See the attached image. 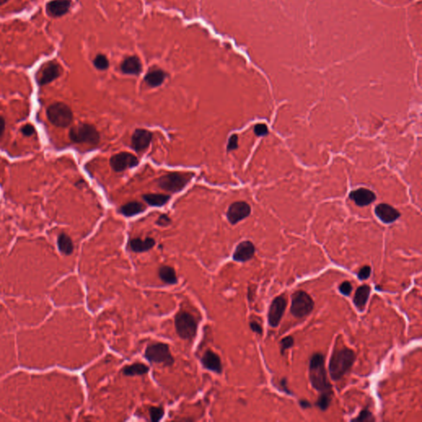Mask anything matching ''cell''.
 Here are the masks:
<instances>
[{
  "instance_id": "2e32d148",
  "label": "cell",
  "mask_w": 422,
  "mask_h": 422,
  "mask_svg": "<svg viewBox=\"0 0 422 422\" xmlns=\"http://www.w3.org/2000/svg\"><path fill=\"white\" fill-rule=\"evenodd\" d=\"M349 197L359 207L368 206L373 203L376 199L375 194L370 190L366 188H359L351 192Z\"/></svg>"
},
{
  "instance_id": "7402d4cb",
  "label": "cell",
  "mask_w": 422,
  "mask_h": 422,
  "mask_svg": "<svg viewBox=\"0 0 422 422\" xmlns=\"http://www.w3.org/2000/svg\"><path fill=\"white\" fill-rule=\"evenodd\" d=\"M158 275L161 280L168 285H176L177 283V277L173 268L169 265H162L158 270Z\"/></svg>"
},
{
  "instance_id": "ac0fdd59",
  "label": "cell",
  "mask_w": 422,
  "mask_h": 422,
  "mask_svg": "<svg viewBox=\"0 0 422 422\" xmlns=\"http://www.w3.org/2000/svg\"><path fill=\"white\" fill-rule=\"evenodd\" d=\"M202 364L207 369L214 373H221L223 371V366L219 356L210 350L204 354L202 358Z\"/></svg>"
},
{
  "instance_id": "277c9868",
  "label": "cell",
  "mask_w": 422,
  "mask_h": 422,
  "mask_svg": "<svg viewBox=\"0 0 422 422\" xmlns=\"http://www.w3.org/2000/svg\"><path fill=\"white\" fill-rule=\"evenodd\" d=\"M198 324L189 313L181 311L175 316V328L181 338L192 340L197 336Z\"/></svg>"
},
{
  "instance_id": "30bf717a",
  "label": "cell",
  "mask_w": 422,
  "mask_h": 422,
  "mask_svg": "<svg viewBox=\"0 0 422 422\" xmlns=\"http://www.w3.org/2000/svg\"><path fill=\"white\" fill-rule=\"evenodd\" d=\"M60 74H61V69L59 64H56L55 62L51 61L43 65L42 69H39L36 78L38 84L43 86L55 80L58 77H59Z\"/></svg>"
},
{
  "instance_id": "ba28073f",
  "label": "cell",
  "mask_w": 422,
  "mask_h": 422,
  "mask_svg": "<svg viewBox=\"0 0 422 422\" xmlns=\"http://www.w3.org/2000/svg\"><path fill=\"white\" fill-rule=\"evenodd\" d=\"M47 117L55 126L67 127L73 120V113L66 104L56 103L47 109Z\"/></svg>"
},
{
  "instance_id": "60d3db41",
  "label": "cell",
  "mask_w": 422,
  "mask_h": 422,
  "mask_svg": "<svg viewBox=\"0 0 422 422\" xmlns=\"http://www.w3.org/2000/svg\"><path fill=\"white\" fill-rule=\"evenodd\" d=\"M5 121L3 118L0 115V137L2 136V133L4 131Z\"/></svg>"
},
{
  "instance_id": "5b68a950",
  "label": "cell",
  "mask_w": 422,
  "mask_h": 422,
  "mask_svg": "<svg viewBox=\"0 0 422 422\" xmlns=\"http://www.w3.org/2000/svg\"><path fill=\"white\" fill-rule=\"evenodd\" d=\"M145 356L150 363L162 364L164 366H171L174 363L169 346L161 342L148 346Z\"/></svg>"
},
{
  "instance_id": "4dcf8cb0",
  "label": "cell",
  "mask_w": 422,
  "mask_h": 422,
  "mask_svg": "<svg viewBox=\"0 0 422 422\" xmlns=\"http://www.w3.org/2000/svg\"><path fill=\"white\" fill-rule=\"evenodd\" d=\"M150 415L152 422H159L164 416V410L162 408L152 407L150 409Z\"/></svg>"
},
{
  "instance_id": "7c38bea8",
  "label": "cell",
  "mask_w": 422,
  "mask_h": 422,
  "mask_svg": "<svg viewBox=\"0 0 422 422\" xmlns=\"http://www.w3.org/2000/svg\"><path fill=\"white\" fill-rule=\"evenodd\" d=\"M251 213V207L248 203L244 202H234L231 205L227 212V217L232 224H235L239 221L249 216Z\"/></svg>"
},
{
  "instance_id": "e0dca14e",
  "label": "cell",
  "mask_w": 422,
  "mask_h": 422,
  "mask_svg": "<svg viewBox=\"0 0 422 422\" xmlns=\"http://www.w3.org/2000/svg\"><path fill=\"white\" fill-rule=\"evenodd\" d=\"M375 213L378 218L385 223H393L401 216V213L395 208L388 204H379L377 206Z\"/></svg>"
},
{
  "instance_id": "4316f807",
  "label": "cell",
  "mask_w": 422,
  "mask_h": 422,
  "mask_svg": "<svg viewBox=\"0 0 422 422\" xmlns=\"http://www.w3.org/2000/svg\"><path fill=\"white\" fill-rule=\"evenodd\" d=\"M58 247L62 253L65 255H70L74 251V244L71 238L65 233H61L58 238Z\"/></svg>"
},
{
  "instance_id": "8992f818",
  "label": "cell",
  "mask_w": 422,
  "mask_h": 422,
  "mask_svg": "<svg viewBox=\"0 0 422 422\" xmlns=\"http://www.w3.org/2000/svg\"><path fill=\"white\" fill-rule=\"evenodd\" d=\"M193 177V173L171 172L164 175L158 180V185L160 188L167 192H177L182 191L190 180Z\"/></svg>"
},
{
  "instance_id": "83f0119b",
  "label": "cell",
  "mask_w": 422,
  "mask_h": 422,
  "mask_svg": "<svg viewBox=\"0 0 422 422\" xmlns=\"http://www.w3.org/2000/svg\"><path fill=\"white\" fill-rule=\"evenodd\" d=\"M332 393H321L316 401V405L321 411H326L331 404Z\"/></svg>"
},
{
  "instance_id": "3957f363",
  "label": "cell",
  "mask_w": 422,
  "mask_h": 422,
  "mask_svg": "<svg viewBox=\"0 0 422 422\" xmlns=\"http://www.w3.org/2000/svg\"><path fill=\"white\" fill-rule=\"evenodd\" d=\"M315 308V301L307 292L298 290L292 295L290 312L297 318H304L312 313Z\"/></svg>"
},
{
  "instance_id": "f546056e",
  "label": "cell",
  "mask_w": 422,
  "mask_h": 422,
  "mask_svg": "<svg viewBox=\"0 0 422 422\" xmlns=\"http://www.w3.org/2000/svg\"><path fill=\"white\" fill-rule=\"evenodd\" d=\"M352 422H374L375 418H373V414L368 409H364L361 411L357 418L352 419Z\"/></svg>"
},
{
  "instance_id": "b9f144b4",
  "label": "cell",
  "mask_w": 422,
  "mask_h": 422,
  "mask_svg": "<svg viewBox=\"0 0 422 422\" xmlns=\"http://www.w3.org/2000/svg\"><path fill=\"white\" fill-rule=\"evenodd\" d=\"M280 384H281L282 388H284V390H285L288 394H291V392H290V390H288V388L286 387V384H287L286 378H282V380L280 382Z\"/></svg>"
},
{
  "instance_id": "ab89813d",
  "label": "cell",
  "mask_w": 422,
  "mask_h": 422,
  "mask_svg": "<svg viewBox=\"0 0 422 422\" xmlns=\"http://www.w3.org/2000/svg\"><path fill=\"white\" fill-rule=\"evenodd\" d=\"M300 405L303 409H307V408L311 407V404H310V402H308V401L306 400H300Z\"/></svg>"
},
{
  "instance_id": "603a6c76",
  "label": "cell",
  "mask_w": 422,
  "mask_h": 422,
  "mask_svg": "<svg viewBox=\"0 0 422 422\" xmlns=\"http://www.w3.org/2000/svg\"><path fill=\"white\" fill-rule=\"evenodd\" d=\"M165 78H166V74L161 69H155L146 74L145 80L150 86L158 87L163 83Z\"/></svg>"
},
{
  "instance_id": "52a82bcc",
  "label": "cell",
  "mask_w": 422,
  "mask_h": 422,
  "mask_svg": "<svg viewBox=\"0 0 422 422\" xmlns=\"http://www.w3.org/2000/svg\"><path fill=\"white\" fill-rule=\"evenodd\" d=\"M69 138L74 143L89 145H97L100 140L99 131L94 125L89 124H79L72 128L69 131Z\"/></svg>"
},
{
  "instance_id": "d6986e66",
  "label": "cell",
  "mask_w": 422,
  "mask_h": 422,
  "mask_svg": "<svg viewBox=\"0 0 422 422\" xmlns=\"http://www.w3.org/2000/svg\"><path fill=\"white\" fill-rule=\"evenodd\" d=\"M371 293V288L369 285H361L356 290L354 296V305L360 312H363L366 310V305L368 302L369 298Z\"/></svg>"
},
{
  "instance_id": "8fae6325",
  "label": "cell",
  "mask_w": 422,
  "mask_h": 422,
  "mask_svg": "<svg viewBox=\"0 0 422 422\" xmlns=\"http://www.w3.org/2000/svg\"><path fill=\"white\" fill-rule=\"evenodd\" d=\"M110 166L115 172H122L127 168H130L138 165L139 160L132 154L123 152L112 156L110 158Z\"/></svg>"
},
{
  "instance_id": "6da1fadb",
  "label": "cell",
  "mask_w": 422,
  "mask_h": 422,
  "mask_svg": "<svg viewBox=\"0 0 422 422\" xmlns=\"http://www.w3.org/2000/svg\"><path fill=\"white\" fill-rule=\"evenodd\" d=\"M356 360V352L346 346L334 349L329 361L328 370L331 379L341 380L352 368Z\"/></svg>"
},
{
  "instance_id": "8d00e7d4",
  "label": "cell",
  "mask_w": 422,
  "mask_h": 422,
  "mask_svg": "<svg viewBox=\"0 0 422 422\" xmlns=\"http://www.w3.org/2000/svg\"><path fill=\"white\" fill-rule=\"evenodd\" d=\"M250 327L252 329V331H254L255 333L259 334V335L263 334V326H261V324L258 322V321H250Z\"/></svg>"
},
{
  "instance_id": "44dd1931",
  "label": "cell",
  "mask_w": 422,
  "mask_h": 422,
  "mask_svg": "<svg viewBox=\"0 0 422 422\" xmlns=\"http://www.w3.org/2000/svg\"><path fill=\"white\" fill-rule=\"evenodd\" d=\"M120 68L124 74H139L142 69V65L138 57L130 56L122 62Z\"/></svg>"
},
{
  "instance_id": "484cf974",
  "label": "cell",
  "mask_w": 422,
  "mask_h": 422,
  "mask_svg": "<svg viewBox=\"0 0 422 422\" xmlns=\"http://www.w3.org/2000/svg\"><path fill=\"white\" fill-rule=\"evenodd\" d=\"M145 202L152 207H162L170 200V196L162 194H145L143 197Z\"/></svg>"
},
{
  "instance_id": "e575fe53",
  "label": "cell",
  "mask_w": 422,
  "mask_h": 422,
  "mask_svg": "<svg viewBox=\"0 0 422 422\" xmlns=\"http://www.w3.org/2000/svg\"><path fill=\"white\" fill-rule=\"evenodd\" d=\"M254 133L257 136H265L268 135L269 130H268L267 125L265 124H257L254 126Z\"/></svg>"
},
{
  "instance_id": "ffe728a7",
  "label": "cell",
  "mask_w": 422,
  "mask_h": 422,
  "mask_svg": "<svg viewBox=\"0 0 422 422\" xmlns=\"http://www.w3.org/2000/svg\"><path fill=\"white\" fill-rule=\"evenodd\" d=\"M130 248L135 253H145L152 249L155 245L154 238H147L145 240L141 238H134L130 241Z\"/></svg>"
},
{
  "instance_id": "5bb4252c",
  "label": "cell",
  "mask_w": 422,
  "mask_h": 422,
  "mask_svg": "<svg viewBox=\"0 0 422 422\" xmlns=\"http://www.w3.org/2000/svg\"><path fill=\"white\" fill-rule=\"evenodd\" d=\"M152 133L144 129H137L132 135L131 144L135 151L140 152L149 147L152 140Z\"/></svg>"
},
{
  "instance_id": "d4e9b609",
  "label": "cell",
  "mask_w": 422,
  "mask_h": 422,
  "mask_svg": "<svg viewBox=\"0 0 422 422\" xmlns=\"http://www.w3.org/2000/svg\"><path fill=\"white\" fill-rule=\"evenodd\" d=\"M145 210V207H144V205L141 204L140 202H132L124 205L120 208V212L124 215L130 217V216L136 215L138 213H141Z\"/></svg>"
},
{
  "instance_id": "836d02e7",
  "label": "cell",
  "mask_w": 422,
  "mask_h": 422,
  "mask_svg": "<svg viewBox=\"0 0 422 422\" xmlns=\"http://www.w3.org/2000/svg\"><path fill=\"white\" fill-rule=\"evenodd\" d=\"M371 271H372V269L369 265H365L363 267L361 268V270H359V272L357 273L359 280H366L369 279L370 276Z\"/></svg>"
},
{
  "instance_id": "7bdbcfd3",
  "label": "cell",
  "mask_w": 422,
  "mask_h": 422,
  "mask_svg": "<svg viewBox=\"0 0 422 422\" xmlns=\"http://www.w3.org/2000/svg\"><path fill=\"white\" fill-rule=\"evenodd\" d=\"M9 0H0V5L4 4L6 2H8Z\"/></svg>"
},
{
  "instance_id": "74e56055",
  "label": "cell",
  "mask_w": 422,
  "mask_h": 422,
  "mask_svg": "<svg viewBox=\"0 0 422 422\" xmlns=\"http://www.w3.org/2000/svg\"><path fill=\"white\" fill-rule=\"evenodd\" d=\"M171 223V219L167 214H162L158 218L157 224L160 226H167Z\"/></svg>"
},
{
  "instance_id": "9a60e30c",
  "label": "cell",
  "mask_w": 422,
  "mask_h": 422,
  "mask_svg": "<svg viewBox=\"0 0 422 422\" xmlns=\"http://www.w3.org/2000/svg\"><path fill=\"white\" fill-rule=\"evenodd\" d=\"M70 7V0H52L47 2L46 11L50 17H59L66 14Z\"/></svg>"
},
{
  "instance_id": "cb8c5ba5",
  "label": "cell",
  "mask_w": 422,
  "mask_h": 422,
  "mask_svg": "<svg viewBox=\"0 0 422 422\" xmlns=\"http://www.w3.org/2000/svg\"><path fill=\"white\" fill-rule=\"evenodd\" d=\"M150 371V368L145 364L135 363L122 369V373L126 376L144 375Z\"/></svg>"
},
{
  "instance_id": "9c48e42d",
  "label": "cell",
  "mask_w": 422,
  "mask_h": 422,
  "mask_svg": "<svg viewBox=\"0 0 422 422\" xmlns=\"http://www.w3.org/2000/svg\"><path fill=\"white\" fill-rule=\"evenodd\" d=\"M287 307V300L285 295H279L273 300L270 304L267 314L268 324L271 327H277L280 324L285 309Z\"/></svg>"
},
{
  "instance_id": "f1b7e54d",
  "label": "cell",
  "mask_w": 422,
  "mask_h": 422,
  "mask_svg": "<svg viewBox=\"0 0 422 422\" xmlns=\"http://www.w3.org/2000/svg\"><path fill=\"white\" fill-rule=\"evenodd\" d=\"M94 66L100 70H105L109 67V61L104 54H99L94 60Z\"/></svg>"
},
{
  "instance_id": "1f68e13d",
  "label": "cell",
  "mask_w": 422,
  "mask_h": 422,
  "mask_svg": "<svg viewBox=\"0 0 422 422\" xmlns=\"http://www.w3.org/2000/svg\"><path fill=\"white\" fill-rule=\"evenodd\" d=\"M295 344V339L291 336H288L285 338H283L280 342V353L281 355H284L285 351H287L288 349L291 348Z\"/></svg>"
},
{
  "instance_id": "4fadbf2b",
  "label": "cell",
  "mask_w": 422,
  "mask_h": 422,
  "mask_svg": "<svg viewBox=\"0 0 422 422\" xmlns=\"http://www.w3.org/2000/svg\"><path fill=\"white\" fill-rule=\"evenodd\" d=\"M255 246L250 241H244L239 243L236 248L233 259L238 263H246L251 260L255 254Z\"/></svg>"
},
{
  "instance_id": "d6a6232c",
  "label": "cell",
  "mask_w": 422,
  "mask_h": 422,
  "mask_svg": "<svg viewBox=\"0 0 422 422\" xmlns=\"http://www.w3.org/2000/svg\"><path fill=\"white\" fill-rule=\"evenodd\" d=\"M352 290H353V287H352V285L350 281H344V282L341 283V285H339V291L341 292V294L345 295V296H347V297L351 295Z\"/></svg>"
},
{
  "instance_id": "7a4b0ae2",
  "label": "cell",
  "mask_w": 422,
  "mask_h": 422,
  "mask_svg": "<svg viewBox=\"0 0 422 422\" xmlns=\"http://www.w3.org/2000/svg\"><path fill=\"white\" fill-rule=\"evenodd\" d=\"M309 377L313 388L320 394L332 393L331 383L325 367V357L322 354H314L310 359Z\"/></svg>"
},
{
  "instance_id": "f35d334b",
  "label": "cell",
  "mask_w": 422,
  "mask_h": 422,
  "mask_svg": "<svg viewBox=\"0 0 422 422\" xmlns=\"http://www.w3.org/2000/svg\"><path fill=\"white\" fill-rule=\"evenodd\" d=\"M22 134L27 136H31L32 134H34L35 128L31 125H26L22 128Z\"/></svg>"
},
{
  "instance_id": "d590c367",
  "label": "cell",
  "mask_w": 422,
  "mask_h": 422,
  "mask_svg": "<svg viewBox=\"0 0 422 422\" xmlns=\"http://www.w3.org/2000/svg\"><path fill=\"white\" fill-rule=\"evenodd\" d=\"M238 137L237 135H233L229 138L228 140V146H227V150L228 151H232L238 147Z\"/></svg>"
}]
</instances>
